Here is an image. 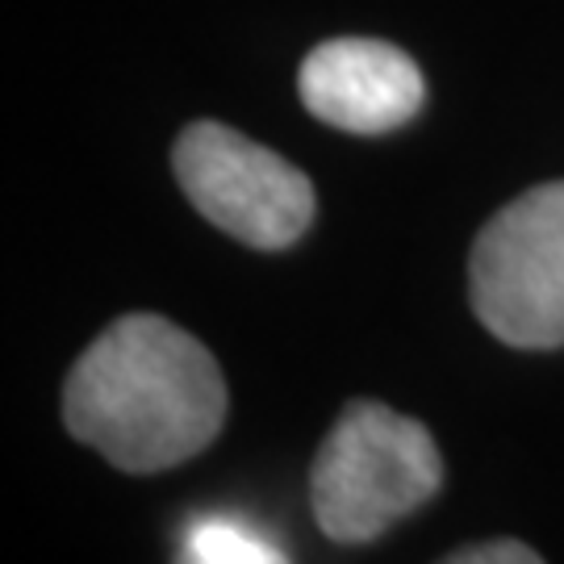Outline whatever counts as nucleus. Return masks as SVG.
Returning a JSON list of instances; mask_svg holds the SVG:
<instances>
[{
  "label": "nucleus",
  "mask_w": 564,
  "mask_h": 564,
  "mask_svg": "<svg viewBox=\"0 0 564 564\" xmlns=\"http://www.w3.org/2000/svg\"><path fill=\"white\" fill-rule=\"evenodd\" d=\"M297 93L314 118L347 134L398 130L426 101L419 63L377 39H330L314 46L297 72Z\"/></svg>",
  "instance_id": "nucleus-5"
},
{
  "label": "nucleus",
  "mask_w": 564,
  "mask_h": 564,
  "mask_svg": "<svg viewBox=\"0 0 564 564\" xmlns=\"http://www.w3.org/2000/svg\"><path fill=\"white\" fill-rule=\"evenodd\" d=\"M181 561L193 564H268L284 561V552L263 531L235 514H202L184 527Z\"/></svg>",
  "instance_id": "nucleus-6"
},
{
  "label": "nucleus",
  "mask_w": 564,
  "mask_h": 564,
  "mask_svg": "<svg viewBox=\"0 0 564 564\" xmlns=\"http://www.w3.org/2000/svg\"><path fill=\"white\" fill-rule=\"evenodd\" d=\"M444 460L431 431L381 402H351L310 468V502L326 540L368 544L440 489Z\"/></svg>",
  "instance_id": "nucleus-2"
},
{
  "label": "nucleus",
  "mask_w": 564,
  "mask_h": 564,
  "mask_svg": "<svg viewBox=\"0 0 564 564\" xmlns=\"http://www.w3.org/2000/svg\"><path fill=\"white\" fill-rule=\"evenodd\" d=\"M63 423L121 473H163L218 440L223 368L176 323L126 314L67 372Z\"/></svg>",
  "instance_id": "nucleus-1"
},
{
  "label": "nucleus",
  "mask_w": 564,
  "mask_h": 564,
  "mask_svg": "<svg viewBox=\"0 0 564 564\" xmlns=\"http://www.w3.org/2000/svg\"><path fill=\"white\" fill-rule=\"evenodd\" d=\"M452 564H535L540 556L531 552L519 540H494V544H477V547H464V552H452L447 556Z\"/></svg>",
  "instance_id": "nucleus-7"
},
{
  "label": "nucleus",
  "mask_w": 564,
  "mask_h": 564,
  "mask_svg": "<svg viewBox=\"0 0 564 564\" xmlns=\"http://www.w3.org/2000/svg\"><path fill=\"white\" fill-rule=\"evenodd\" d=\"M468 293L494 339L527 351L564 347V181L527 188L481 226Z\"/></svg>",
  "instance_id": "nucleus-3"
},
{
  "label": "nucleus",
  "mask_w": 564,
  "mask_h": 564,
  "mask_svg": "<svg viewBox=\"0 0 564 564\" xmlns=\"http://www.w3.org/2000/svg\"><path fill=\"white\" fill-rule=\"evenodd\" d=\"M172 167L205 223L247 247L281 251L314 223V184L302 167L223 121H193L176 139Z\"/></svg>",
  "instance_id": "nucleus-4"
}]
</instances>
